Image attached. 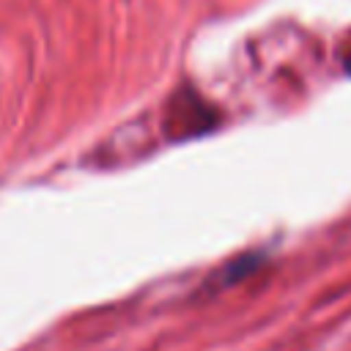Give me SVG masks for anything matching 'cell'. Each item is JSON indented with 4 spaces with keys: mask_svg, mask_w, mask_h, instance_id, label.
Segmentation results:
<instances>
[]
</instances>
